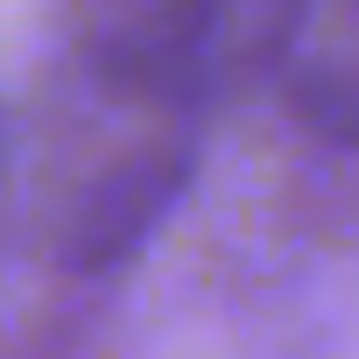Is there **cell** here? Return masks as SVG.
<instances>
[{"instance_id":"3","label":"cell","mask_w":359,"mask_h":359,"mask_svg":"<svg viewBox=\"0 0 359 359\" xmlns=\"http://www.w3.org/2000/svg\"><path fill=\"white\" fill-rule=\"evenodd\" d=\"M282 85L303 127L359 141V0H310L282 57Z\"/></svg>"},{"instance_id":"1","label":"cell","mask_w":359,"mask_h":359,"mask_svg":"<svg viewBox=\"0 0 359 359\" xmlns=\"http://www.w3.org/2000/svg\"><path fill=\"white\" fill-rule=\"evenodd\" d=\"M303 8L310 0H57L85 71L191 120L282 71Z\"/></svg>"},{"instance_id":"2","label":"cell","mask_w":359,"mask_h":359,"mask_svg":"<svg viewBox=\"0 0 359 359\" xmlns=\"http://www.w3.org/2000/svg\"><path fill=\"white\" fill-rule=\"evenodd\" d=\"M191 148V113L155 106L141 92L106 85L78 64V92L57 127V205L78 247L127 240L169 191L176 162Z\"/></svg>"}]
</instances>
